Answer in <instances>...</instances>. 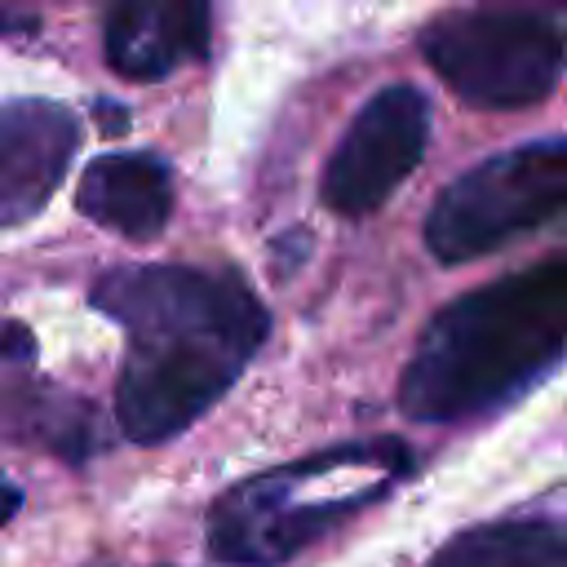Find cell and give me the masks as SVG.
Segmentation results:
<instances>
[{
  "mask_svg": "<svg viewBox=\"0 0 567 567\" xmlns=\"http://www.w3.org/2000/svg\"><path fill=\"white\" fill-rule=\"evenodd\" d=\"M430 567H567V518H505L456 532Z\"/></svg>",
  "mask_w": 567,
  "mask_h": 567,
  "instance_id": "8fae6325",
  "label": "cell"
},
{
  "mask_svg": "<svg viewBox=\"0 0 567 567\" xmlns=\"http://www.w3.org/2000/svg\"><path fill=\"white\" fill-rule=\"evenodd\" d=\"M412 470L399 439H354L230 483L204 518L208 554L226 567H279L310 540L381 501Z\"/></svg>",
  "mask_w": 567,
  "mask_h": 567,
  "instance_id": "3957f363",
  "label": "cell"
},
{
  "mask_svg": "<svg viewBox=\"0 0 567 567\" xmlns=\"http://www.w3.org/2000/svg\"><path fill=\"white\" fill-rule=\"evenodd\" d=\"M567 354V252L461 292L416 337L399 408L425 425L492 412Z\"/></svg>",
  "mask_w": 567,
  "mask_h": 567,
  "instance_id": "7a4b0ae2",
  "label": "cell"
},
{
  "mask_svg": "<svg viewBox=\"0 0 567 567\" xmlns=\"http://www.w3.org/2000/svg\"><path fill=\"white\" fill-rule=\"evenodd\" d=\"M75 208L111 235L133 244L155 239L173 213V168L151 151H111L89 159Z\"/></svg>",
  "mask_w": 567,
  "mask_h": 567,
  "instance_id": "9c48e42d",
  "label": "cell"
},
{
  "mask_svg": "<svg viewBox=\"0 0 567 567\" xmlns=\"http://www.w3.org/2000/svg\"><path fill=\"white\" fill-rule=\"evenodd\" d=\"M567 213V137H540L465 168L425 217V248L443 266L496 252Z\"/></svg>",
  "mask_w": 567,
  "mask_h": 567,
  "instance_id": "5b68a950",
  "label": "cell"
},
{
  "mask_svg": "<svg viewBox=\"0 0 567 567\" xmlns=\"http://www.w3.org/2000/svg\"><path fill=\"white\" fill-rule=\"evenodd\" d=\"M0 443H31L80 461L93 447V408L35 372V337L0 315Z\"/></svg>",
  "mask_w": 567,
  "mask_h": 567,
  "instance_id": "ba28073f",
  "label": "cell"
},
{
  "mask_svg": "<svg viewBox=\"0 0 567 567\" xmlns=\"http://www.w3.org/2000/svg\"><path fill=\"white\" fill-rule=\"evenodd\" d=\"M425 142L430 106L412 84H390L372 93L328 155L319 199L341 217L377 213L416 173Z\"/></svg>",
  "mask_w": 567,
  "mask_h": 567,
  "instance_id": "8992f818",
  "label": "cell"
},
{
  "mask_svg": "<svg viewBox=\"0 0 567 567\" xmlns=\"http://www.w3.org/2000/svg\"><path fill=\"white\" fill-rule=\"evenodd\" d=\"M208 4H120L106 13L102 49L115 75L164 80L173 66L204 58L208 49Z\"/></svg>",
  "mask_w": 567,
  "mask_h": 567,
  "instance_id": "30bf717a",
  "label": "cell"
},
{
  "mask_svg": "<svg viewBox=\"0 0 567 567\" xmlns=\"http://www.w3.org/2000/svg\"><path fill=\"white\" fill-rule=\"evenodd\" d=\"M80 146V120L53 97L0 102V230L31 221L58 190Z\"/></svg>",
  "mask_w": 567,
  "mask_h": 567,
  "instance_id": "52a82bcc",
  "label": "cell"
},
{
  "mask_svg": "<svg viewBox=\"0 0 567 567\" xmlns=\"http://www.w3.org/2000/svg\"><path fill=\"white\" fill-rule=\"evenodd\" d=\"M434 75L470 106L523 111L554 93L567 66V35L532 9H461L421 31Z\"/></svg>",
  "mask_w": 567,
  "mask_h": 567,
  "instance_id": "277c9868",
  "label": "cell"
},
{
  "mask_svg": "<svg viewBox=\"0 0 567 567\" xmlns=\"http://www.w3.org/2000/svg\"><path fill=\"white\" fill-rule=\"evenodd\" d=\"M18 505H22V492H18V487H13V483L0 474V527H4V523L18 514Z\"/></svg>",
  "mask_w": 567,
  "mask_h": 567,
  "instance_id": "7c38bea8",
  "label": "cell"
},
{
  "mask_svg": "<svg viewBox=\"0 0 567 567\" xmlns=\"http://www.w3.org/2000/svg\"><path fill=\"white\" fill-rule=\"evenodd\" d=\"M89 301L128 337L115 377V421L142 447L195 425L270 332L257 292L239 275L208 266H111L89 288Z\"/></svg>",
  "mask_w": 567,
  "mask_h": 567,
  "instance_id": "6da1fadb",
  "label": "cell"
}]
</instances>
